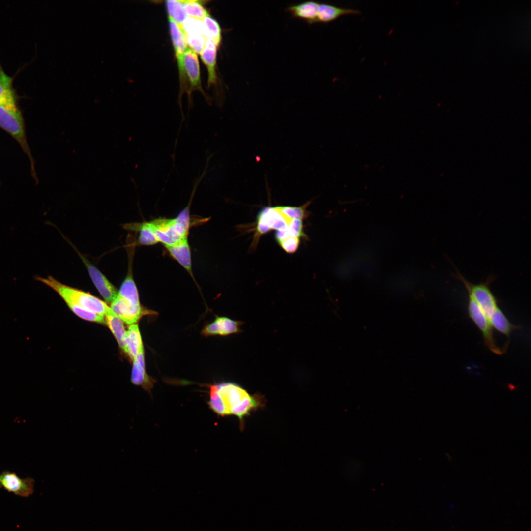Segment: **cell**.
<instances>
[{
    "label": "cell",
    "mask_w": 531,
    "mask_h": 531,
    "mask_svg": "<svg viewBox=\"0 0 531 531\" xmlns=\"http://www.w3.org/2000/svg\"><path fill=\"white\" fill-rule=\"evenodd\" d=\"M205 30L206 37L207 39L213 41L217 46H218L221 41V29L219 25L214 19L209 15L206 16L202 20Z\"/></svg>",
    "instance_id": "23"
},
{
    "label": "cell",
    "mask_w": 531,
    "mask_h": 531,
    "mask_svg": "<svg viewBox=\"0 0 531 531\" xmlns=\"http://www.w3.org/2000/svg\"><path fill=\"white\" fill-rule=\"evenodd\" d=\"M110 307L123 323L129 325L137 324L144 316L154 313L146 309L141 304L134 303L118 295L110 303Z\"/></svg>",
    "instance_id": "8"
},
{
    "label": "cell",
    "mask_w": 531,
    "mask_h": 531,
    "mask_svg": "<svg viewBox=\"0 0 531 531\" xmlns=\"http://www.w3.org/2000/svg\"><path fill=\"white\" fill-rule=\"evenodd\" d=\"M203 177L195 181L190 201L186 207L173 218H159L149 221L156 240L165 247L177 244L188 237L191 224L190 207L197 188Z\"/></svg>",
    "instance_id": "3"
},
{
    "label": "cell",
    "mask_w": 531,
    "mask_h": 531,
    "mask_svg": "<svg viewBox=\"0 0 531 531\" xmlns=\"http://www.w3.org/2000/svg\"><path fill=\"white\" fill-rule=\"evenodd\" d=\"M0 127L19 143L30 161L33 176L35 174L34 161L26 138L24 118L17 101L0 106Z\"/></svg>",
    "instance_id": "4"
},
{
    "label": "cell",
    "mask_w": 531,
    "mask_h": 531,
    "mask_svg": "<svg viewBox=\"0 0 531 531\" xmlns=\"http://www.w3.org/2000/svg\"><path fill=\"white\" fill-rule=\"evenodd\" d=\"M35 480L31 477L21 478L15 472L8 470L0 473V488L16 496L29 497L34 490Z\"/></svg>",
    "instance_id": "9"
},
{
    "label": "cell",
    "mask_w": 531,
    "mask_h": 531,
    "mask_svg": "<svg viewBox=\"0 0 531 531\" xmlns=\"http://www.w3.org/2000/svg\"><path fill=\"white\" fill-rule=\"evenodd\" d=\"M34 279L55 291L77 316L86 321L105 323L104 315L109 306L106 302L91 294L65 285L51 276Z\"/></svg>",
    "instance_id": "1"
},
{
    "label": "cell",
    "mask_w": 531,
    "mask_h": 531,
    "mask_svg": "<svg viewBox=\"0 0 531 531\" xmlns=\"http://www.w3.org/2000/svg\"><path fill=\"white\" fill-rule=\"evenodd\" d=\"M9 82H13V78L5 73L0 63V83Z\"/></svg>",
    "instance_id": "29"
},
{
    "label": "cell",
    "mask_w": 531,
    "mask_h": 531,
    "mask_svg": "<svg viewBox=\"0 0 531 531\" xmlns=\"http://www.w3.org/2000/svg\"><path fill=\"white\" fill-rule=\"evenodd\" d=\"M489 321L492 327L507 337H509L512 331L520 328L511 324L499 307L491 315Z\"/></svg>",
    "instance_id": "21"
},
{
    "label": "cell",
    "mask_w": 531,
    "mask_h": 531,
    "mask_svg": "<svg viewBox=\"0 0 531 531\" xmlns=\"http://www.w3.org/2000/svg\"><path fill=\"white\" fill-rule=\"evenodd\" d=\"M169 17L172 18L181 28L187 17L182 0H169L166 1Z\"/></svg>",
    "instance_id": "22"
},
{
    "label": "cell",
    "mask_w": 531,
    "mask_h": 531,
    "mask_svg": "<svg viewBox=\"0 0 531 531\" xmlns=\"http://www.w3.org/2000/svg\"><path fill=\"white\" fill-rule=\"evenodd\" d=\"M95 287L105 302L111 303L116 297L118 290L107 278L84 256L78 253Z\"/></svg>",
    "instance_id": "11"
},
{
    "label": "cell",
    "mask_w": 531,
    "mask_h": 531,
    "mask_svg": "<svg viewBox=\"0 0 531 531\" xmlns=\"http://www.w3.org/2000/svg\"><path fill=\"white\" fill-rule=\"evenodd\" d=\"M182 29L184 34L206 36L204 25L201 20L187 17L183 24Z\"/></svg>",
    "instance_id": "26"
},
{
    "label": "cell",
    "mask_w": 531,
    "mask_h": 531,
    "mask_svg": "<svg viewBox=\"0 0 531 531\" xmlns=\"http://www.w3.org/2000/svg\"><path fill=\"white\" fill-rule=\"evenodd\" d=\"M294 219L296 218L288 216L281 210L280 206L263 208L257 216L255 239L271 230H287Z\"/></svg>",
    "instance_id": "6"
},
{
    "label": "cell",
    "mask_w": 531,
    "mask_h": 531,
    "mask_svg": "<svg viewBox=\"0 0 531 531\" xmlns=\"http://www.w3.org/2000/svg\"><path fill=\"white\" fill-rule=\"evenodd\" d=\"M468 296L469 316L482 333L485 345L492 353L498 355L503 354L506 350L497 345L488 319L475 300L471 296Z\"/></svg>",
    "instance_id": "7"
},
{
    "label": "cell",
    "mask_w": 531,
    "mask_h": 531,
    "mask_svg": "<svg viewBox=\"0 0 531 531\" xmlns=\"http://www.w3.org/2000/svg\"><path fill=\"white\" fill-rule=\"evenodd\" d=\"M144 347L139 325H130L126 330L125 353L133 361L140 349Z\"/></svg>",
    "instance_id": "19"
},
{
    "label": "cell",
    "mask_w": 531,
    "mask_h": 531,
    "mask_svg": "<svg viewBox=\"0 0 531 531\" xmlns=\"http://www.w3.org/2000/svg\"><path fill=\"white\" fill-rule=\"evenodd\" d=\"M170 34L177 60L180 59L188 48L181 28L172 18L169 17Z\"/></svg>",
    "instance_id": "20"
},
{
    "label": "cell",
    "mask_w": 531,
    "mask_h": 531,
    "mask_svg": "<svg viewBox=\"0 0 531 531\" xmlns=\"http://www.w3.org/2000/svg\"><path fill=\"white\" fill-rule=\"evenodd\" d=\"M104 319L105 323L113 334L119 347L125 353L126 330L124 323L110 306L104 315Z\"/></svg>",
    "instance_id": "17"
},
{
    "label": "cell",
    "mask_w": 531,
    "mask_h": 531,
    "mask_svg": "<svg viewBox=\"0 0 531 531\" xmlns=\"http://www.w3.org/2000/svg\"><path fill=\"white\" fill-rule=\"evenodd\" d=\"M185 40L188 47L195 53L201 54L205 48L207 40L206 36L197 34H184Z\"/></svg>",
    "instance_id": "28"
},
{
    "label": "cell",
    "mask_w": 531,
    "mask_h": 531,
    "mask_svg": "<svg viewBox=\"0 0 531 531\" xmlns=\"http://www.w3.org/2000/svg\"><path fill=\"white\" fill-rule=\"evenodd\" d=\"M241 322L225 317H217L215 320L206 326L202 333L205 336H226L240 332Z\"/></svg>",
    "instance_id": "13"
},
{
    "label": "cell",
    "mask_w": 531,
    "mask_h": 531,
    "mask_svg": "<svg viewBox=\"0 0 531 531\" xmlns=\"http://www.w3.org/2000/svg\"><path fill=\"white\" fill-rule=\"evenodd\" d=\"M218 393L225 407L226 415L236 416L240 429L244 428L245 418L252 412L263 408L266 401L260 394H250L239 385L225 382L216 384Z\"/></svg>",
    "instance_id": "2"
},
{
    "label": "cell",
    "mask_w": 531,
    "mask_h": 531,
    "mask_svg": "<svg viewBox=\"0 0 531 531\" xmlns=\"http://www.w3.org/2000/svg\"><path fill=\"white\" fill-rule=\"evenodd\" d=\"M182 1L187 17L203 20L204 18L209 15L200 1L189 0Z\"/></svg>",
    "instance_id": "24"
},
{
    "label": "cell",
    "mask_w": 531,
    "mask_h": 531,
    "mask_svg": "<svg viewBox=\"0 0 531 531\" xmlns=\"http://www.w3.org/2000/svg\"><path fill=\"white\" fill-rule=\"evenodd\" d=\"M209 399L207 403L209 408L218 416H226L224 406L218 393L216 384L209 385Z\"/></svg>",
    "instance_id": "25"
},
{
    "label": "cell",
    "mask_w": 531,
    "mask_h": 531,
    "mask_svg": "<svg viewBox=\"0 0 531 531\" xmlns=\"http://www.w3.org/2000/svg\"><path fill=\"white\" fill-rule=\"evenodd\" d=\"M177 61L181 83L187 79L191 88L202 90L199 64L196 53L188 48L181 58Z\"/></svg>",
    "instance_id": "10"
},
{
    "label": "cell",
    "mask_w": 531,
    "mask_h": 531,
    "mask_svg": "<svg viewBox=\"0 0 531 531\" xmlns=\"http://www.w3.org/2000/svg\"><path fill=\"white\" fill-rule=\"evenodd\" d=\"M360 11L356 9L344 8L328 3H320L316 23H327L343 15H359Z\"/></svg>",
    "instance_id": "16"
},
{
    "label": "cell",
    "mask_w": 531,
    "mask_h": 531,
    "mask_svg": "<svg viewBox=\"0 0 531 531\" xmlns=\"http://www.w3.org/2000/svg\"><path fill=\"white\" fill-rule=\"evenodd\" d=\"M320 3L313 0L304 1L290 5L285 11L290 13L294 18L305 20L308 24L316 23Z\"/></svg>",
    "instance_id": "15"
},
{
    "label": "cell",
    "mask_w": 531,
    "mask_h": 531,
    "mask_svg": "<svg viewBox=\"0 0 531 531\" xmlns=\"http://www.w3.org/2000/svg\"><path fill=\"white\" fill-rule=\"evenodd\" d=\"M17 101L12 82L0 83V106Z\"/></svg>",
    "instance_id": "27"
},
{
    "label": "cell",
    "mask_w": 531,
    "mask_h": 531,
    "mask_svg": "<svg viewBox=\"0 0 531 531\" xmlns=\"http://www.w3.org/2000/svg\"><path fill=\"white\" fill-rule=\"evenodd\" d=\"M170 256L179 264L193 278L191 253L188 237L177 244L165 246Z\"/></svg>",
    "instance_id": "14"
},
{
    "label": "cell",
    "mask_w": 531,
    "mask_h": 531,
    "mask_svg": "<svg viewBox=\"0 0 531 531\" xmlns=\"http://www.w3.org/2000/svg\"><path fill=\"white\" fill-rule=\"evenodd\" d=\"M455 276L462 283L468 295L475 300L489 320L499 307L497 300L490 289V284L494 280L493 277L489 276L484 282L475 284L468 281L458 271Z\"/></svg>",
    "instance_id": "5"
},
{
    "label": "cell",
    "mask_w": 531,
    "mask_h": 531,
    "mask_svg": "<svg viewBox=\"0 0 531 531\" xmlns=\"http://www.w3.org/2000/svg\"><path fill=\"white\" fill-rule=\"evenodd\" d=\"M217 47L213 41L207 39L205 48L200 54L201 59L207 69L209 86L216 82Z\"/></svg>",
    "instance_id": "18"
},
{
    "label": "cell",
    "mask_w": 531,
    "mask_h": 531,
    "mask_svg": "<svg viewBox=\"0 0 531 531\" xmlns=\"http://www.w3.org/2000/svg\"><path fill=\"white\" fill-rule=\"evenodd\" d=\"M132 363L131 383L135 385L140 386L145 391L151 393L155 381L146 371L144 347L140 349Z\"/></svg>",
    "instance_id": "12"
}]
</instances>
